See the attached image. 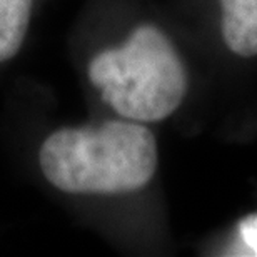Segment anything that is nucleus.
Segmentation results:
<instances>
[{
	"instance_id": "obj_2",
	"label": "nucleus",
	"mask_w": 257,
	"mask_h": 257,
	"mask_svg": "<svg viewBox=\"0 0 257 257\" xmlns=\"http://www.w3.org/2000/svg\"><path fill=\"white\" fill-rule=\"evenodd\" d=\"M90 82L117 114L131 120L157 122L177 110L187 92V72L162 30L139 25L122 47L92 59Z\"/></svg>"
},
{
	"instance_id": "obj_3",
	"label": "nucleus",
	"mask_w": 257,
	"mask_h": 257,
	"mask_svg": "<svg viewBox=\"0 0 257 257\" xmlns=\"http://www.w3.org/2000/svg\"><path fill=\"white\" fill-rule=\"evenodd\" d=\"M32 0H0V62L17 55L29 29Z\"/></svg>"
},
{
	"instance_id": "obj_1",
	"label": "nucleus",
	"mask_w": 257,
	"mask_h": 257,
	"mask_svg": "<svg viewBox=\"0 0 257 257\" xmlns=\"http://www.w3.org/2000/svg\"><path fill=\"white\" fill-rule=\"evenodd\" d=\"M45 179L69 194H122L146 187L159 156L154 134L136 122L60 128L39 154Z\"/></svg>"
}]
</instances>
